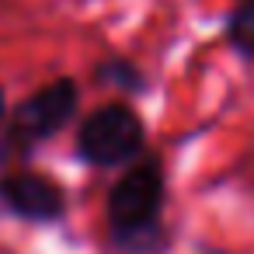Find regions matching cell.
Listing matches in <instances>:
<instances>
[{"mask_svg":"<svg viewBox=\"0 0 254 254\" xmlns=\"http://www.w3.org/2000/svg\"><path fill=\"white\" fill-rule=\"evenodd\" d=\"M160 205H164V174L157 160L132 164L108 191V230L115 244L129 254H157L167 251L160 233Z\"/></svg>","mask_w":254,"mask_h":254,"instance_id":"cell-1","label":"cell"},{"mask_svg":"<svg viewBox=\"0 0 254 254\" xmlns=\"http://www.w3.org/2000/svg\"><path fill=\"white\" fill-rule=\"evenodd\" d=\"M146 126L136 108L108 101L94 108L77 129V157L91 167H122L143 153Z\"/></svg>","mask_w":254,"mask_h":254,"instance_id":"cell-2","label":"cell"},{"mask_svg":"<svg viewBox=\"0 0 254 254\" xmlns=\"http://www.w3.org/2000/svg\"><path fill=\"white\" fill-rule=\"evenodd\" d=\"M94 80L101 87H115L126 94H143L146 91V73L129 60V56H108L94 66Z\"/></svg>","mask_w":254,"mask_h":254,"instance_id":"cell-5","label":"cell"},{"mask_svg":"<svg viewBox=\"0 0 254 254\" xmlns=\"http://www.w3.org/2000/svg\"><path fill=\"white\" fill-rule=\"evenodd\" d=\"M80 108V87L73 77H60L46 87H39L35 94H28L21 105L11 108L7 119V143L14 150H35L42 143H49L60 129H66L73 122Z\"/></svg>","mask_w":254,"mask_h":254,"instance_id":"cell-3","label":"cell"},{"mask_svg":"<svg viewBox=\"0 0 254 254\" xmlns=\"http://www.w3.org/2000/svg\"><path fill=\"white\" fill-rule=\"evenodd\" d=\"M0 205L28 223H56L66 216L63 188L35 171H11L0 178Z\"/></svg>","mask_w":254,"mask_h":254,"instance_id":"cell-4","label":"cell"},{"mask_svg":"<svg viewBox=\"0 0 254 254\" xmlns=\"http://www.w3.org/2000/svg\"><path fill=\"white\" fill-rule=\"evenodd\" d=\"M4 115H7V94H4V87H0V122H4Z\"/></svg>","mask_w":254,"mask_h":254,"instance_id":"cell-7","label":"cell"},{"mask_svg":"<svg viewBox=\"0 0 254 254\" xmlns=\"http://www.w3.org/2000/svg\"><path fill=\"white\" fill-rule=\"evenodd\" d=\"M226 42L244 56L254 60V0H240L226 18Z\"/></svg>","mask_w":254,"mask_h":254,"instance_id":"cell-6","label":"cell"}]
</instances>
